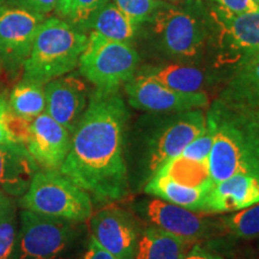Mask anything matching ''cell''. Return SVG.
I'll list each match as a JSON object with an SVG mask.
<instances>
[{
    "label": "cell",
    "mask_w": 259,
    "mask_h": 259,
    "mask_svg": "<svg viewBox=\"0 0 259 259\" xmlns=\"http://www.w3.org/2000/svg\"><path fill=\"white\" fill-rule=\"evenodd\" d=\"M128 112L119 90L96 89L71 136L60 171L92 199L113 203L127 194L124 137Z\"/></svg>",
    "instance_id": "obj_1"
},
{
    "label": "cell",
    "mask_w": 259,
    "mask_h": 259,
    "mask_svg": "<svg viewBox=\"0 0 259 259\" xmlns=\"http://www.w3.org/2000/svg\"><path fill=\"white\" fill-rule=\"evenodd\" d=\"M210 113L216 134L208 157L213 184L238 173L259 176V118L231 111L219 101Z\"/></svg>",
    "instance_id": "obj_2"
},
{
    "label": "cell",
    "mask_w": 259,
    "mask_h": 259,
    "mask_svg": "<svg viewBox=\"0 0 259 259\" xmlns=\"http://www.w3.org/2000/svg\"><path fill=\"white\" fill-rule=\"evenodd\" d=\"M88 35L60 17L45 19L23 65V79L46 84L78 66Z\"/></svg>",
    "instance_id": "obj_3"
},
{
    "label": "cell",
    "mask_w": 259,
    "mask_h": 259,
    "mask_svg": "<svg viewBox=\"0 0 259 259\" xmlns=\"http://www.w3.org/2000/svg\"><path fill=\"white\" fill-rule=\"evenodd\" d=\"M18 205L40 215L85 222L93 216V200L59 169H38Z\"/></svg>",
    "instance_id": "obj_4"
},
{
    "label": "cell",
    "mask_w": 259,
    "mask_h": 259,
    "mask_svg": "<svg viewBox=\"0 0 259 259\" xmlns=\"http://www.w3.org/2000/svg\"><path fill=\"white\" fill-rule=\"evenodd\" d=\"M138 61V53L130 44L92 31L78 66L80 74L96 89L119 90L135 76Z\"/></svg>",
    "instance_id": "obj_5"
},
{
    "label": "cell",
    "mask_w": 259,
    "mask_h": 259,
    "mask_svg": "<svg viewBox=\"0 0 259 259\" xmlns=\"http://www.w3.org/2000/svg\"><path fill=\"white\" fill-rule=\"evenodd\" d=\"M148 22L161 46L171 56H198L209 37L205 19L196 9L161 2Z\"/></svg>",
    "instance_id": "obj_6"
},
{
    "label": "cell",
    "mask_w": 259,
    "mask_h": 259,
    "mask_svg": "<svg viewBox=\"0 0 259 259\" xmlns=\"http://www.w3.org/2000/svg\"><path fill=\"white\" fill-rule=\"evenodd\" d=\"M16 259H58L74 236L73 222L23 209Z\"/></svg>",
    "instance_id": "obj_7"
},
{
    "label": "cell",
    "mask_w": 259,
    "mask_h": 259,
    "mask_svg": "<svg viewBox=\"0 0 259 259\" xmlns=\"http://www.w3.org/2000/svg\"><path fill=\"white\" fill-rule=\"evenodd\" d=\"M45 19L22 4L0 5V61L10 72L23 69Z\"/></svg>",
    "instance_id": "obj_8"
},
{
    "label": "cell",
    "mask_w": 259,
    "mask_h": 259,
    "mask_svg": "<svg viewBox=\"0 0 259 259\" xmlns=\"http://www.w3.org/2000/svg\"><path fill=\"white\" fill-rule=\"evenodd\" d=\"M130 105L141 111L155 113H180L203 109L209 106L206 93H181L158 80L139 73L125 84Z\"/></svg>",
    "instance_id": "obj_9"
},
{
    "label": "cell",
    "mask_w": 259,
    "mask_h": 259,
    "mask_svg": "<svg viewBox=\"0 0 259 259\" xmlns=\"http://www.w3.org/2000/svg\"><path fill=\"white\" fill-rule=\"evenodd\" d=\"M206 122L203 109L177 113L157 130L148 154V171L153 177L170 158L178 156L198 136ZM149 177V178H150Z\"/></svg>",
    "instance_id": "obj_10"
},
{
    "label": "cell",
    "mask_w": 259,
    "mask_h": 259,
    "mask_svg": "<svg viewBox=\"0 0 259 259\" xmlns=\"http://www.w3.org/2000/svg\"><path fill=\"white\" fill-rule=\"evenodd\" d=\"M143 213L153 227L193 244L213 235L220 227L206 212L193 211L156 197L143 204Z\"/></svg>",
    "instance_id": "obj_11"
},
{
    "label": "cell",
    "mask_w": 259,
    "mask_h": 259,
    "mask_svg": "<svg viewBox=\"0 0 259 259\" xmlns=\"http://www.w3.org/2000/svg\"><path fill=\"white\" fill-rule=\"evenodd\" d=\"M212 12L220 29L219 44L223 63L238 64L259 53V8L241 15Z\"/></svg>",
    "instance_id": "obj_12"
},
{
    "label": "cell",
    "mask_w": 259,
    "mask_h": 259,
    "mask_svg": "<svg viewBox=\"0 0 259 259\" xmlns=\"http://www.w3.org/2000/svg\"><path fill=\"white\" fill-rule=\"evenodd\" d=\"M92 238L116 259H134L138 229L127 212L108 205L90 218Z\"/></svg>",
    "instance_id": "obj_13"
},
{
    "label": "cell",
    "mask_w": 259,
    "mask_h": 259,
    "mask_svg": "<svg viewBox=\"0 0 259 259\" xmlns=\"http://www.w3.org/2000/svg\"><path fill=\"white\" fill-rule=\"evenodd\" d=\"M46 109L71 135L88 106V87L77 74H64L45 85Z\"/></svg>",
    "instance_id": "obj_14"
},
{
    "label": "cell",
    "mask_w": 259,
    "mask_h": 259,
    "mask_svg": "<svg viewBox=\"0 0 259 259\" xmlns=\"http://www.w3.org/2000/svg\"><path fill=\"white\" fill-rule=\"evenodd\" d=\"M71 135L46 112L31 120L28 153L42 169H60L70 149Z\"/></svg>",
    "instance_id": "obj_15"
},
{
    "label": "cell",
    "mask_w": 259,
    "mask_h": 259,
    "mask_svg": "<svg viewBox=\"0 0 259 259\" xmlns=\"http://www.w3.org/2000/svg\"><path fill=\"white\" fill-rule=\"evenodd\" d=\"M219 102L231 111L259 118V53L236 64Z\"/></svg>",
    "instance_id": "obj_16"
},
{
    "label": "cell",
    "mask_w": 259,
    "mask_h": 259,
    "mask_svg": "<svg viewBox=\"0 0 259 259\" xmlns=\"http://www.w3.org/2000/svg\"><path fill=\"white\" fill-rule=\"evenodd\" d=\"M259 202V176L238 173L215 183L206 200V213H231Z\"/></svg>",
    "instance_id": "obj_17"
},
{
    "label": "cell",
    "mask_w": 259,
    "mask_h": 259,
    "mask_svg": "<svg viewBox=\"0 0 259 259\" xmlns=\"http://www.w3.org/2000/svg\"><path fill=\"white\" fill-rule=\"evenodd\" d=\"M38 170L37 163L19 144H0V190L12 198L22 197Z\"/></svg>",
    "instance_id": "obj_18"
},
{
    "label": "cell",
    "mask_w": 259,
    "mask_h": 259,
    "mask_svg": "<svg viewBox=\"0 0 259 259\" xmlns=\"http://www.w3.org/2000/svg\"><path fill=\"white\" fill-rule=\"evenodd\" d=\"M211 187L183 185L163 174L155 173L153 177L149 178L145 192L193 211L205 212L206 200Z\"/></svg>",
    "instance_id": "obj_19"
},
{
    "label": "cell",
    "mask_w": 259,
    "mask_h": 259,
    "mask_svg": "<svg viewBox=\"0 0 259 259\" xmlns=\"http://www.w3.org/2000/svg\"><path fill=\"white\" fill-rule=\"evenodd\" d=\"M193 242L171 235L156 227L139 234L134 259H183Z\"/></svg>",
    "instance_id": "obj_20"
},
{
    "label": "cell",
    "mask_w": 259,
    "mask_h": 259,
    "mask_svg": "<svg viewBox=\"0 0 259 259\" xmlns=\"http://www.w3.org/2000/svg\"><path fill=\"white\" fill-rule=\"evenodd\" d=\"M141 73L181 93L202 92L206 83L205 72L198 67L186 64H167L148 67L142 70Z\"/></svg>",
    "instance_id": "obj_21"
},
{
    "label": "cell",
    "mask_w": 259,
    "mask_h": 259,
    "mask_svg": "<svg viewBox=\"0 0 259 259\" xmlns=\"http://www.w3.org/2000/svg\"><path fill=\"white\" fill-rule=\"evenodd\" d=\"M85 28L93 29L92 31L99 32L109 40L130 44L136 36L138 25L130 21L114 3L108 2L92 16Z\"/></svg>",
    "instance_id": "obj_22"
},
{
    "label": "cell",
    "mask_w": 259,
    "mask_h": 259,
    "mask_svg": "<svg viewBox=\"0 0 259 259\" xmlns=\"http://www.w3.org/2000/svg\"><path fill=\"white\" fill-rule=\"evenodd\" d=\"M156 173L163 174L177 183L193 187H211L213 181L210 177L208 160L197 161L183 155L168 160Z\"/></svg>",
    "instance_id": "obj_23"
},
{
    "label": "cell",
    "mask_w": 259,
    "mask_h": 259,
    "mask_svg": "<svg viewBox=\"0 0 259 259\" xmlns=\"http://www.w3.org/2000/svg\"><path fill=\"white\" fill-rule=\"evenodd\" d=\"M46 84L30 79H22L12 89L9 107L12 113L22 118L32 120L46 109Z\"/></svg>",
    "instance_id": "obj_24"
},
{
    "label": "cell",
    "mask_w": 259,
    "mask_h": 259,
    "mask_svg": "<svg viewBox=\"0 0 259 259\" xmlns=\"http://www.w3.org/2000/svg\"><path fill=\"white\" fill-rule=\"evenodd\" d=\"M222 228L229 234L241 239H254L259 236V202L231 212L221 220Z\"/></svg>",
    "instance_id": "obj_25"
},
{
    "label": "cell",
    "mask_w": 259,
    "mask_h": 259,
    "mask_svg": "<svg viewBox=\"0 0 259 259\" xmlns=\"http://www.w3.org/2000/svg\"><path fill=\"white\" fill-rule=\"evenodd\" d=\"M19 225L15 204L0 218V259L17 258Z\"/></svg>",
    "instance_id": "obj_26"
},
{
    "label": "cell",
    "mask_w": 259,
    "mask_h": 259,
    "mask_svg": "<svg viewBox=\"0 0 259 259\" xmlns=\"http://www.w3.org/2000/svg\"><path fill=\"white\" fill-rule=\"evenodd\" d=\"M216 134V120L210 111L206 114V122L202 132L184 149L181 155L197 161L208 160Z\"/></svg>",
    "instance_id": "obj_27"
},
{
    "label": "cell",
    "mask_w": 259,
    "mask_h": 259,
    "mask_svg": "<svg viewBox=\"0 0 259 259\" xmlns=\"http://www.w3.org/2000/svg\"><path fill=\"white\" fill-rule=\"evenodd\" d=\"M113 3L130 21L141 25L150 19L161 0H113Z\"/></svg>",
    "instance_id": "obj_28"
},
{
    "label": "cell",
    "mask_w": 259,
    "mask_h": 259,
    "mask_svg": "<svg viewBox=\"0 0 259 259\" xmlns=\"http://www.w3.org/2000/svg\"><path fill=\"white\" fill-rule=\"evenodd\" d=\"M109 0H71L65 18L74 27L83 29L92 16Z\"/></svg>",
    "instance_id": "obj_29"
},
{
    "label": "cell",
    "mask_w": 259,
    "mask_h": 259,
    "mask_svg": "<svg viewBox=\"0 0 259 259\" xmlns=\"http://www.w3.org/2000/svg\"><path fill=\"white\" fill-rule=\"evenodd\" d=\"M4 122L5 130L8 132L10 139L12 141V143L25 147L29 139V135H30L31 120L16 115L15 113L11 112L9 107V111L5 114Z\"/></svg>",
    "instance_id": "obj_30"
},
{
    "label": "cell",
    "mask_w": 259,
    "mask_h": 259,
    "mask_svg": "<svg viewBox=\"0 0 259 259\" xmlns=\"http://www.w3.org/2000/svg\"><path fill=\"white\" fill-rule=\"evenodd\" d=\"M227 15H241L254 11L259 8L253 0H213Z\"/></svg>",
    "instance_id": "obj_31"
},
{
    "label": "cell",
    "mask_w": 259,
    "mask_h": 259,
    "mask_svg": "<svg viewBox=\"0 0 259 259\" xmlns=\"http://www.w3.org/2000/svg\"><path fill=\"white\" fill-rule=\"evenodd\" d=\"M19 4L37 14L46 16L57 9L58 0H19Z\"/></svg>",
    "instance_id": "obj_32"
},
{
    "label": "cell",
    "mask_w": 259,
    "mask_h": 259,
    "mask_svg": "<svg viewBox=\"0 0 259 259\" xmlns=\"http://www.w3.org/2000/svg\"><path fill=\"white\" fill-rule=\"evenodd\" d=\"M83 259H116L114 255L106 251L95 239H90L89 246L84 253Z\"/></svg>",
    "instance_id": "obj_33"
},
{
    "label": "cell",
    "mask_w": 259,
    "mask_h": 259,
    "mask_svg": "<svg viewBox=\"0 0 259 259\" xmlns=\"http://www.w3.org/2000/svg\"><path fill=\"white\" fill-rule=\"evenodd\" d=\"M9 111V100L5 95L0 94V144H15L10 139L8 132L5 130V114Z\"/></svg>",
    "instance_id": "obj_34"
},
{
    "label": "cell",
    "mask_w": 259,
    "mask_h": 259,
    "mask_svg": "<svg viewBox=\"0 0 259 259\" xmlns=\"http://www.w3.org/2000/svg\"><path fill=\"white\" fill-rule=\"evenodd\" d=\"M183 259H223L215 252H211L206 248L202 247L200 245H192V247L187 251Z\"/></svg>",
    "instance_id": "obj_35"
},
{
    "label": "cell",
    "mask_w": 259,
    "mask_h": 259,
    "mask_svg": "<svg viewBox=\"0 0 259 259\" xmlns=\"http://www.w3.org/2000/svg\"><path fill=\"white\" fill-rule=\"evenodd\" d=\"M14 205V199L0 190V218Z\"/></svg>",
    "instance_id": "obj_36"
},
{
    "label": "cell",
    "mask_w": 259,
    "mask_h": 259,
    "mask_svg": "<svg viewBox=\"0 0 259 259\" xmlns=\"http://www.w3.org/2000/svg\"><path fill=\"white\" fill-rule=\"evenodd\" d=\"M70 2L71 0H58V5H57L56 10L61 18H65V16H66Z\"/></svg>",
    "instance_id": "obj_37"
},
{
    "label": "cell",
    "mask_w": 259,
    "mask_h": 259,
    "mask_svg": "<svg viewBox=\"0 0 259 259\" xmlns=\"http://www.w3.org/2000/svg\"><path fill=\"white\" fill-rule=\"evenodd\" d=\"M253 2H254L257 5H259V0H253Z\"/></svg>",
    "instance_id": "obj_38"
}]
</instances>
